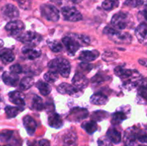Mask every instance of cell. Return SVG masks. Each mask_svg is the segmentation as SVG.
I'll use <instances>...</instances> for the list:
<instances>
[{
    "label": "cell",
    "instance_id": "b9f144b4",
    "mask_svg": "<svg viewBox=\"0 0 147 146\" xmlns=\"http://www.w3.org/2000/svg\"><path fill=\"white\" fill-rule=\"evenodd\" d=\"M22 68L21 65H20L19 64H13L9 68V72L16 74H20V73L22 72Z\"/></svg>",
    "mask_w": 147,
    "mask_h": 146
},
{
    "label": "cell",
    "instance_id": "5bb4252c",
    "mask_svg": "<svg viewBox=\"0 0 147 146\" xmlns=\"http://www.w3.org/2000/svg\"><path fill=\"white\" fill-rule=\"evenodd\" d=\"M9 100L14 104L19 106H24L25 104V96L20 91H13L9 93Z\"/></svg>",
    "mask_w": 147,
    "mask_h": 146
},
{
    "label": "cell",
    "instance_id": "cb8c5ba5",
    "mask_svg": "<svg viewBox=\"0 0 147 146\" xmlns=\"http://www.w3.org/2000/svg\"><path fill=\"white\" fill-rule=\"evenodd\" d=\"M22 53L29 60H34L41 55V52L35 49L30 47H24L22 49Z\"/></svg>",
    "mask_w": 147,
    "mask_h": 146
},
{
    "label": "cell",
    "instance_id": "9a60e30c",
    "mask_svg": "<svg viewBox=\"0 0 147 146\" xmlns=\"http://www.w3.org/2000/svg\"><path fill=\"white\" fill-rule=\"evenodd\" d=\"M115 74L121 79H128L129 77L136 78V75H139V72L136 71L128 70L121 67H117L114 70Z\"/></svg>",
    "mask_w": 147,
    "mask_h": 146
},
{
    "label": "cell",
    "instance_id": "d6a6232c",
    "mask_svg": "<svg viewBox=\"0 0 147 146\" xmlns=\"http://www.w3.org/2000/svg\"><path fill=\"white\" fill-rule=\"evenodd\" d=\"M126 119V115L123 113H121V112H117V113H114L113 115V117H112V120L111 123L113 125H119Z\"/></svg>",
    "mask_w": 147,
    "mask_h": 146
},
{
    "label": "cell",
    "instance_id": "7bdbcfd3",
    "mask_svg": "<svg viewBox=\"0 0 147 146\" xmlns=\"http://www.w3.org/2000/svg\"><path fill=\"white\" fill-rule=\"evenodd\" d=\"M146 134L145 132L142 131L141 130L140 133H139V135H138V140L141 143H146Z\"/></svg>",
    "mask_w": 147,
    "mask_h": 146
},
{
    "label": "cell",
    "instance_id": "484cf974",
    "mask_svg": "<svg viewBox=\"0 0 147 146\" xmlns=\"http://www.w3.org/2000/svg\"><path fill=\"white\" fill-rule=\"evenodd\" d=\"M36 87L40 91V94L46 96L49 94L51 92V87L49 84L43 81H38L36 83Z\"/></svg>",
    "mask_w": 147,
    "mask_h": 146
},
{
    "label": "cell",
    "instance_id": "e0dca14e",
    "mask_svg": "<svg viewBox=\"0 0 147 146\" xmlns=\"http://www.w3.org/2000/svg\"><path fill=\"white\" fill-rule=\"evenodd\" d=\"M23 124L30 135H32L37 130V123L34 119L30 116L27 115L23 118Z\"/></svg>",
    "mask_w": 147,
    "mask_h": 146
},
{
    "label": "cell",
    "instance_id": "8992f818",
    "mask_svg": "<svg viewBox=\"0 0 147 146\" xmlns=\"http://www.w3.org/2000/svg\"><path fill=\"white\" fill-rule=\"evenodd\" d=\"M141 130L136 127L128 128L124 133V144L126 146H138L136 140H138V135Z\"/></svg>",
    "mask_w": 147,
    "mask_h": 146
},
{
    "label": "cell",
    "instance_id": "ac0fdd59",
    "mask_svg": "<svg viewBox=\"0 0 147 146\" xmlns=\"http://www.w3.org/2000/svg\"><path fill=\"white\" fill-rule=\"evenodd\" d=\"M99 56V52L97 50H92V51H83L82 52L79 56V60L83 61V62H90L96 60Z\"/></svg>",
    "mask_w": 147,
    "mask_h": 146
},
{
    "label": "cell",
    "instance_id": "7a4b0ae2",
    "mask_svg": "<svg viewBox=\"0 0 147 146\" xmlns=\"http://www.w3.org/2000/svg\"><path fill=\"white\" fill-rule=\"evenodd\" d=\"M103 32L108 35L111 40L118 44H129L131 42V36L128 32H121L116 29L109 27H106Z\"/></svg>",
    "mask_w": 147,
    "mask_h": 146
},
{
    "label": "cell",
    "instance_id": "7402d4cb",
    "mask_svg": "<svg viewBox=\"0 0 147 146\" xmlns=\"http://www.w3.org/2000/svg\"><path fill=\"white\" fill-rule=\"evenodd\" d=\"M108 100L109 99L107 96L100 92L93 94L90 98V102L96 105H103V104H106Z\"/></svg>",
    "mask_w": 147,
    "mask_h": 146
},
{
    "label": "cell",
    "instance_id": "d4e9b609",
    "mask_svg": "<svg viewBox=\"0 0 147 146\" xmlns=\"http://www.w3.org/2000/svg\"><path fill=\"white\" fill-rule=\"evenodd\" d=\"M0 58L3 62L6 63L11 62L14 60V54L11 50L4 49L0 51Z\"/></svg>",
    "mask_w": 147,
    "mask_h": 146
},
{
    "label": "cell",
    "instance_id": "74e56055",
    "mask_svg": "<svg viewBox=\"0 0 147 146\" xmlns=\"http://www.w3.org/2000/svg\"><path fill=\"white\" fill-rule=\"evenodd\" d=\"M98 146H112V144L107 137H102L98 140Z\"/></svg>",
    "mask_w": 147,
    "mask_h": 146
},
{
    "label": "cell",
    "instance_id": "f35d334b",
    "mask_svg": "<svg viewBox=\"0 0 147 146\" xmlns=\"http://www.w3.org/2000/svg\"><path fill=\"white\" fill-rule=\"evenodd\" d=\"M92 67L93 66L88 64V62H83L79 65V68L82 71L81 73H83V72H88L92 70Z\"/></svg>",
    "mask_w": 147,
    "mask_h": 146
},
{
    "label": "cell",
    "instance_id": "30bf717a",
    "mask_svg": "<svg viewBox=\"0 0 147 146\" xmlns=\"http://www.w3.org/2000/svg\"><path fill=\"white\" fill-rule=\"evenodd\" d=\"M24 24L20 20L9 21L5 26V29L11 34H18L24 30Z\"/></svg>",
    "mask_w": 147,
    "mask_h": 146
},
{
    "label": "cell",
    "instance_id": "f6af8a7d",
    "mask_svg": "<svg viewBox=\"0 0 147 146\" xmlns=\"http://www.w3.org/2000/svg\"><path fill=\"white\" fill-rule=\"evenodd\" d=\"M34 146H50V143L47 140L43 139V140H40L38 142V143L35 144Z\"/></svg>",
    "mask_w": 147,
    "mask_h": 146
},
{
    "label": "cell",
    "instance_id": "277c9868",
    "mask_svg": "<svg viewBox=\"0 0 147 146\" xmlns=\"http://www.w3.org/2000/svg\"><path fill=\"white\" fill-rule=\"evenodd\" d=\"M18 40L24 44H27L30 47H34L40 44L42 41V37L34 31H28L22 33L18 37Z\"/></svg>",
    "mask_w": 147,
    "mask_h": 146
},
{
    "label": "cell",
    "instance_id": "7c38bea8",
    "mask_svg": "<svg viewBox=\"0 0 147 146\" xmlns=\"http://www.w3.org/2000/svg\"><path fill=\"white\" fill-rule=\"evenodd\" d=\"M72 82L74 84V87L79 90H82L86 88L88 84V80L87 77L84 75V74L81 72H76L72 80Z\"/></svg>",
    "mask_w": 147,
    "mask_h": 146
},
{
    "label": "cell",
    "instance_id": "9c48e42d",
    "mask_svg": "<svg viewBox=\"0 0 147 146\" xmlns=\"http://www.w3.org/2000/svg\"><path fill=\"white\" fill-rule=\"evenodd\" d=\"M57 90L60 94H69V95L74 96V97H79L82 93L80 90L65 82L59 84L57 87Z\"/></svg>",
    "mask_w": 147,
    "mask_h": 146
},
{
    "label": "cell",
    "instance_id": "7dc6e473",
    "mask_svg": "<svg viewBox=\"0 0 147 146\" xmlns=\"http://www.w3.org/2000/svg\"><path fill=\"white\" fill-rule=\"evenodd\" d=\"M3 44H4V42H3V41L1 40H0V48H1V47L3 46Z\"/></svg>",
    "mask_w": 147,
    "mask_h": 146
},
{
    "label": "cell",
    "instance_id": "bcb514c9",
    "mask_svg": "<svg viewBox=\"0 0 147 146\" xmlns=\"http://www.w3.org/2000/svg\"><path fill=\"white\" fill-rule=\"evenodd\" d=\"M70 1H72L73 3H74V4H79V3H80L81 1H83V0H70Z\"/></svg>",
    "mask_w": 147,
    "mask_h": 146
},
{
    "label": "cell",
    "instance_id": "5b68a950",
    "mask_svg": "<svg viewBox=\"0 0 147 146\" xmlns=\"http://www.w3.org/2000/svg\"><path fill=\"white\" fill-rule=\"evenodd\" d=\"M129 22V15L123 12L114 14L111 19V24L116 29H124L127 27Z\"/></svg>",
    "mask_w": 147,
    "mask_h": 146
},
{
    "label": "cell",
    "instance_id": "1f68e13d",
    "mask_svg": "<svg viewBox=\"0 0 147 146\" xmlns=\"http://www.w3.org/2000/svg\"><path fill=\"white\" fill-rule=\"evenodd\" d=\"M47 43L50 50L53 52H59L62 51V50H63L62 44L60 42L57 41V40H47Z\"/></svg>",
    "mask_w": 147,
    "mask_h": 146
},
{
    "label": "cell",
    "instance_id": "f546056e",
    "mask_svg": "<svg viewBox=\"0 0 147 146\" xmlns=\"http://www.w3.org/2000/svg\"><path fill=\"white\" fill-rule=\"evenodd\" d=\"M119 0H105L102 3V7L105 10L111 11V10L116 9L119 7Z\"/></svg>",
    "mask_w": 147,
    "mask_h": 146
},
{
    "label": "cell",
    "instance_id": "4fadbf2b",
    "mask_svg": "<svg viewBox=\"0 0 147 146\" xmlns=\"http://www.w3.org/2000/svg\"><path fill=\"white\" fill-rule=\"evenodd\" d=\"M1 12L4 17L9 19L17 18L20 14L17 7L11 4H7L3 7V8L1 9Z\"/></svg>",
    "mask_w": 147,
    "mask_h": 146
},
{
    "label": "cell",
    "instance_id": "ab89813d",
    "mask_svg": "<svg viewBox=\"0 0 147 146\" xmlns=\"http://www.w3.org/2000/svg\"><path fill=\"white\" fill-rule=\"evenodd\" d=\"M138 93H139V97H141L142 98L146 100V97L147 95V91H146V84H142V86H140V87L139 88V90H138Z\"/></svg>",
    "mask_w": 147,
    "mask_h": 146
},
{
    "label": "cell",
    "instance_id": "f1b7e54d",
    "mask_svg": "<svg viewBox=\"0 0 147 146\" xmlns=\"http://www.w3.org/2000/svg\"><path fill=\"white\" fill-rule=\"evenodd\" d=\"M34 84V79L30 77H25L20 83V88L22 90H27Z\"/></svg>",
    "mask_w": 147,
    "mask_h": 146
},
{
    "label": "cell",
    "instance_id": "ffe728a7",
    "mask_svg": "<svg viewBox=\"0 0 147 146\" xmlns=\"http://www.w3.org/2000/svg\"><path fill=\"white\" fill-rule=\"evenodd\" d=\"M48 124L50 127H53V128L58 129L63 126V122L58 114L53 113L49 115Z\"/></svg>",
    "mask_w": 147,
    "mask_h": 146
},
{
    "label": "cell",
    "instance_id": "603a6c76",
    "mask_svg": "<svg viewBox=\"0 0 147 146\" xmlns=\"http://www.w3.org/2000/svg\"><path fill=\"white\" fill-rule=\"evenodd\" d=\"M107 137L111 143L118 144L121 140V135L119 131L115 128H110L106 133Z\"/></svg>",
    "mask_w": 147,
    "mask_h": 146
},
{
    "label": "cell",
    "instance_id": "83f0119b",
    "mask_svg": "<svg viewBox=\"0 0 147 146\" xmlns=\"http://www.w3.org/2000/svg\"><path fill=\"white\" fill-rule=\"evenodd\" d=\"M32 108L37 111H40L44 108V104L41 97L37 95H34L32 100Z\"/></svg>",
    "mask_w": 147,
    "mask_h": 146
},
{
    "label": "cell",
    "instance_id": "6da1fadb",
    "mask_svg": "<svg viewBox=\"0 0 147 146\" xmlns=\"http://www.w3.org/2000/svg\"><path fill=\"white\" fill-rule=\"evenodd\" d=\"M48 67L50 70L55 71L63 77H68L70 73V64L64 58H57L51 60L48 63Z\"/></svg>",
    "mask_w": 147,
    "mask_h": 146
},
{
    "label": "cell",
    "instance_id": "60d3db41",
    "mask_svg": "<svg viewBox=\"0 0 147 146\" xmlns=\"http://www.w3.org/2000/svg\"><path fill=\"white\" fill-rule=\"evenodd\" d=\"M17 3L19 4L20 7L24 9H28L30 7V0H16Z\"/></svg>",
    "mask_w": 147,
    "mask_h": 146
},
{
    "label": "cell",
    "instance_id": "4dcf8cb0",
    "mask_svg": "<svg viewBox=\"0 0 147 146\" xmlns=\"http://www.w3.org/2000/svg\"><path fill=\"white\" fill-rule=\"evenodd\" d=\"M22 110L20 108V107H12V106H7L5 107V113L8 118H13V117H16Z\"/></svg>",
    "mask_w": 147,
    "mask_h": 146
},
{
    "label": "cell",
    "instance_id": "836d02e7",
    "mask_svg": "<svg viewBox=\"0 0 147 146\" xmlns=\"http://www.w3.org/2000/svg\"><path fill=\"white\" fill-rule=\"evenodd\" d=\"M44 79L47 82L53 83L58 79V73L55 71L50 70L46 72L44 75Z\"/></svg>",
    "mask_w": 147,
    "mask_h": 146
},
{
    "label": "cell",
    "instance_id": "681fc988",
    "mask_svg": "<svg viewBox=\"0 0 147 146\" xmlns=\"http://www.w3.org/2000/svg\"><path fill=\"white\" fill-rule=\"evenodd\" d=\"M138 146H145V145H138Z\"/></svg>",
    "mask_w": 147,
    "mask_h": 146
},
{
    "label": "cell",
    "instance_id": "52a82bcc",
    "mask_svg": "<svg viewBox=\"0 0 147 146\" xmlns=\"http://www.w3.org/2000/svg\"><path fill=\"white\" fill-rule=\"evenodd\" d=\"M62 14L65 20L69 21H78L83 19L80 11L75 7H65L61 9Z\"/></svg>",
    "mask_w": 147,
    "mask_h": 146
},
{
    "label": "cell",
    "instance_id": "d590c367",
    "mask_svg": "<svg viewBox=\"0 0 147 146\" xmlns=\"http://www.w3.org/2000/svg\"><path fill=\"white\" fill-rule=\"evenodd\" d=\"M108 116V114L105 111H96L94 112L92 115L93 120H97V121H100L102 120H104Z\"/></svg>",
    "mask_w": 147,
    "mask_h": 146
},
{
    "label": "cell",
    "instance_id": "8d00e7d4",
    "mask_svg": "<svg viewBox=\"0 0 147 146\" xmlns=\"http://www.w3.org/2000/svg\"><path fill=\"white\" fill-rule=\"evenodd\" d=\"M143 4V0H126L124 4L129 7L135 8V7H139L142 5Z\"/></svg>",
    "mask_w": 147,
    "mask_h": 146
},
{
    "label": "cell",
    "instance_id": "4316f807",
    "mask_svg": "<svg viewBox=\"0 0 147 146\" xmlns=\"http://www.w3.org/2000/svg\"><path fill=\"white\" fill-rule=\"evenodd\" d=\"M82 127L90 135L93 134L98 129L97 124L94 120L85 122L82 124Z\"/></svg>",
    "mask_w": 147,
    "mask_h": 146
},
{
    "label": "cell",
    "instance_id": "d6986e66",
    "mask_svg": "<svg viewBox=\"0 0 147 146\" xmlns=\"http://www.w3.org/2000/svg\"><path fill=\"white\" fill-rule=\"evenodd\" d=\"M135 32H136V36L138 40L141 43L145 44L146 42L147 36V27L146 23H142L141 24H139L136 28Z\"/></svg>",
    "mask_w": 147,
    "mask_h": 146
},
{
    "label": "cell",
    "instance_id": "44dd1931",
    "mask_svg": "<svg viewBox=\"0 0 147 146\" xmlns=\"http://www.w3.org/2000/svg\"><path fill=\"white\" fill-rule=\"evenodd\" d=\"M63 146H78V137L74 131H70L65 135Z\"/></svg>",
    "mask_w": 147,
    "mask_h": 146
},
{
    "label": "cell",
    "instance_id": "ee69618b",
    "mask_svg": "<svg viewBox=\"0 0 147 146\" xmlns=\"http://www.w3.org/2000/svg\"><path fill=\"white\" fill-rule=\"evenodd\" d=\"M115 53H112V52H106L103 54V60H106V61H109V58L111 57L112 60H114L117 58V56L116 57H113V55H115Z\"/></svg>",
    "mask_w": 147,
    "mask_h": 146
},
{
    "label": "cell",
    "instance_id": "3957f363",
    "mask_svg": "<svg viewBox=\"0 0 147 146\" xmlns=\"http://www.w3.org/2000/svg\"><path fill=\"white\" fill-rule=\"evenodd\" d=\"M42 16L48 21H57L60 19V12L55 6L52 4H42L40 7Z\"/></svg>",
    "mask_w": 147,
    "mask_h": 146
},
{
    "label": "cell",
    "instance_id": "2e32d148",
    "mask_svg": "<svg viewBox=\"0 0 147 146\" xmlns=\"http://www.w3.org/2000/svg\"><path fill=\"white\" fill-rule=\"evenodd\" d=\"M2 80L7 85L11 87H15L19 82L18 75L11 72H4L2 74Z\"/></svg>",
    "mask_w": 147,
    "mask_h": 146
},
{
    "label": "cell",
    "instance_id": "c3c4849f",
    "mask_svg": "<svg viewBox=\"0 0 147 146\" xmlns=\"http://www.w3.org/2000/svg\"><path fill=\"white\" fill-rule=\"evenodd\" d=\"M0 146H11V145H0Z\"/></svg>",
    "mask_w": 147,
    "mask_h": 146
},
{
    "label": "cell",
    "instance_id": "e575fe53",
    "mask_svg": "<svg viewBox=\"0 0 147 146\" xmlns=\"http://www.w3.org/2000/svg\"><path fill=\"white\" fill-rule=\"evenodd\" d=\"M13 133H14V132L12 130H4L0 133V140L1 142H4V143L9 141L12 137Z\"/></svg>",
    "mask_w": 147,
    "mask_h": 146
},
{
    "label": "cell",
    "instance_id": "ba28073f",
    "mask_svg": "<svg viewBox=\"0 0 147 146\" xmlns=\"http://www.w3.org/2000/svg\"><path fill=\"white\" fill-rule=\"evenodd\" d=\"M62 42H63V44L65 47L68 54H70V55H74L80 46L78 41L76 40V38L74 37L73 34L69 36V37H63Z\"/></svg>",
    "mask_w": 147,
    "mask_h": 146
},
{
    "label": "cell",
    "instance_id": "8fae6325",
    "mask_svg": "<svg viewBox=\"0 0 147 146\" xmlns=\"http://www.w3.org/2000/svg\"><path fill=\"white\" fill-rule=\"evenodd\" d=\"M88 115V112L86 109L76 107V108L72 109L71 111L70 112L68 118L71 121L78 122L86 118Z\"/></svg>",
    "mask_w": 147,
    "mask_h": 146
}]
</instances>
